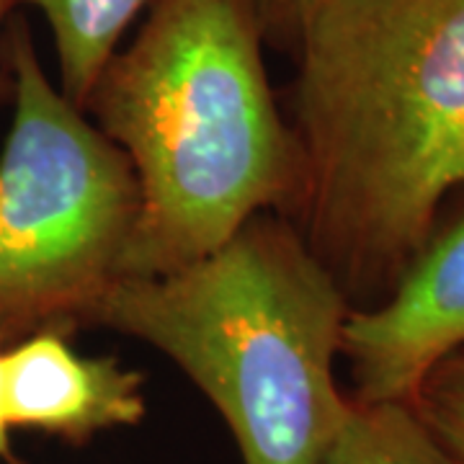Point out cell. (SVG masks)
<instances>
[{
  "label": "cell",
  "instance_id": "6da1fadb",
  "mask_svg": "<svg viewBox=\"0 0 464 464\" xmlns=\"http://www.w3.org/2000/svg\"><path fill=\"white\" fill-rule=\"evenodd\" d=\"M295 54L302 186L286 219L369 310L464 188V0H333Z\"/></svg>",
  "mask_w": 464,
  "mask_h": 464
},
{
  "label": "cell",
  "instance_id": "7a4b0ae2",
  "mask_svg": "<svg viewBox=\"0 0 464 464\" xmlns=\"http://www.w3.org/2000/svg\"><path fill=\"white\" fill-rule=\"evenodd\" d=\"M250 0H152L83 111L140 186L124 279L163 276L227 243L264 212L289 217L302 160L264 65Z\"/></svg>",
  "mask_w": 464,
  "mask_h": 464
},
{
  "label": "cell",
  "instance_id": "3957f363",
  "mask_svg": "<svg viewBox=\"0 0 464 464\" xmlns=\"http://www.w3.org/2000/svg\"><path fill=\"white\" fill-rule=\"evenodd\" d=\"M348 313L297 227L264 212L186 268L119 279L88 325L173 359L246 464H323L351 411L335 382Z\"/></svg>",
  "mask_w": 464,
  "mask_h": 464
},
{
  "label": "cell",
  "instance_id": "277c9868",
  "mask_svg": "<svg viewBox=\"0 0 464 464\" xmlns=\"http://www.w3.org/2000/svg\"><path fill=\"white\" fill-rule=\"evenodd\" d=\"M3 65L14 124L0 152V348L42 328H85L124 279L140 217L130 158L52 83L26 21H11Z\"/></svg>",
  "mask_w": 464,
  "mask_h": 464
},
{
  "label": "cell",
  "instance_id": "5b68a950",
  "mask_svg": "<svg viewBox=\"0 0 464 464\" xmlns=\"http://www.w3.org/2000/svg\"><path fill=\"white\" fill-rule=\"evenodd\" d=\"M464 348V209L441 222L392 295L343 325L356 402H411L436 362Z\"/></svg>",
  "mask_w": 464,
  "mask_h": 464
},
{
  "label": "cell",
  "instance_id": "8992f818",
  "mask_svg": "<svg viewBox=\"0 0 464 464\" xmlns=\"http://www.w3.org/2000/svg\"><path fill=\"white\" fill-rule=\"evenodd\" d=\"M67 328H42L3 348V390L11 429L47 433L72 447L145 413V377L114 356L78 353Z\"/></svg>",
  "mask_w": 464,
  "mask_h": 464
},
{
  "label": "cell",
  "instance_id": "52a82bcc",
  "mask_svg": "<svg viewBox=\"0 0 464 464\" xmlns=\"http://www.w3.org/2000/svg\"><path fill=\"white\" fill-rule=\"evenodd\" d=\"M11 11L34 5L50 21L60 91L72 106L83 109L103 67L116 54L134 16L152 0H3Z\"/></svg>",
  "mask_w": 464,
  "mask_h": 464
},
{
  "label": "cell",
  "instance_id": "ba28073f",
  "mask_svg": "<svg viewBox=\"0 0 464 464\" xmlns=\"http://www.w3.org/2000/svg\"><path fill=\"white\" fill-rule=\"evenodd\" d=\"M323 464H462L408 402H356Z\"/></svg>",
  "mask_w": 464,
  "mask_h": 464
},
{
  "label": "cell",
  "instance_id": "9c48e42d",
  "mask_svg": "<svg viewBox=\"0 0 464 464\" xmlns=\"http://www.w3.org/2000/svg\"><path fill=\"white\" fill-rule=\"evenodd\" d=\"M408 405L439 444L464 464V348L429 369Z\"/></svg>",
  "mask_w": 464,
  "mask_h": 464
},
{
  "label": "cell",
  "instance_id": "30bf717a",
  "mask_svg": "<svg viewBox=\"0 0 464 464\" xmlns=\"http://www.w3.org/2000/svg\"><path fill=\"white\" fill-rule=\"evenodd\" d=\"M266 42L284 50H297L304 29L315 21L333 0H250Z\"/></svg>",
  "mask_w": 464,
  "mask_h": 464
},
{
  "label": "cell",
  "instance_id": "8fae6325",
  "mask_svg": "<svg viewBox=\"0 0 464 464\" xmlns=\"http://www.w3.org/2000/svg\"><path fill=\"white\" fill-rule=\"evenodd\" d=\"M0 459L14 464V447H11V423L5 415V390H3V348H0Z\"/></svg>",
  "mask_w": 464,
  "mask_h": 464
},
{
  "label": "cell",
  "instance_id": "7c38bea8",
  "mask_svg": "<svg viewBox=\"0 0 464 464\" xmlns=\"http://www.w3.org/2000/svg\"><path fill=\"white\" fill-rule=\"evenodd\" d=\"M8 14H14V11L0 0V32H3V24H5ZM5 99H14V81H11V72L5 70V65H0V101Z\"/></svg>",
  "mask_w": 464,
  "mask_h": 464
},
{
  "label": "cell",
  "instance_id": "4fadbf2b",
  "mask_svg": "<svg viewBox=\"0 0 464 464\" xmlns=\"http://www.w3.org/2000/svg\"><path fill=\"white\" fill-rule=\"evenodd\" d=\"M14 464H18V462H14Z\"/></svg>",
  "mask_w": 464,
  "mask_h": 464
}]
</instances>
